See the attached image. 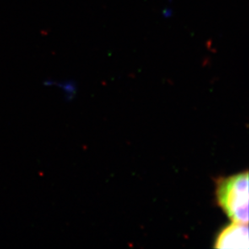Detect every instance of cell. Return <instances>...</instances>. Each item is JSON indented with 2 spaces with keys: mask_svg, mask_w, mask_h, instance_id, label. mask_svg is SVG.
I'll return each instance as SVG.
<instances>
[{
  "mask_svg": "<svg viewBox=\"0 0 249 249\" xmlns=\"http://www.w3.org/2000/svg\"><path fill=\"white\" fill-rule=\"evenodd\" d=\"M214 247L216 249H249L248 224L234 223L225 227L217 235Z\"/></svg>",
  "mask_w": 249,
  "mask_h": 249,
  "instance_id": "2",
  "label": "cell"
},
{
  "mask_svg": "<svg viewBox=\"0 0 249 249\" xmlns=\"http://www.w3.org/2000/svg\"><path fill=\"white\" fill-rule=\"evenodd\" d=\"M217 203L235 223H249V172L217 179Z\"/></svg>",
  "mask_w": 249,
  "mask_h": 249,
  "instance_id": "1",
  "label": "cell"
}]
</instances>
